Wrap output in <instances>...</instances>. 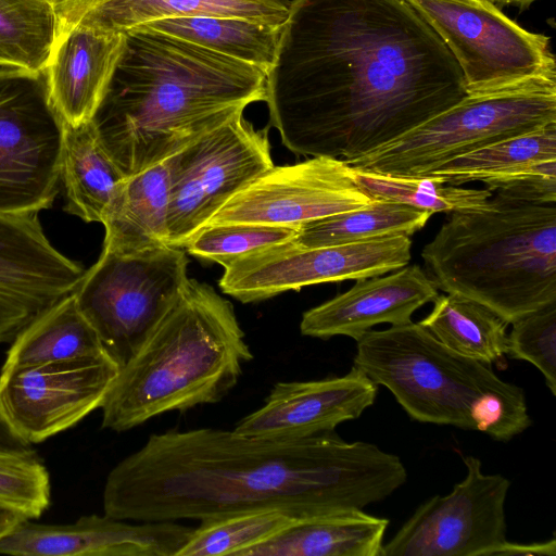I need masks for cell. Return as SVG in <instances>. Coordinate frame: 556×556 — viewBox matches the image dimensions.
<instances>
[{"label": "cell", "mask_w": 556, "mask_h": 556, "mask_svg": "<svg viewBox=\"0 0 556 556\" xmlns=\"http://www.w3.org/2000/svg\"><path fill=\"white\" fill-rule=\"evenodd\" d=\"M353 363L417 421L480 431L507 442L531 425L523 390L491 365L459 355L419 323L369 330Z\"/></svg>", "instance_id": "8992f818"}, {"label": "cell", "mask_w": 556, "mask_h": 556, "mask_svg": "<svg viewBox=\"0 0 556 556\" xmlns=\"http://www.w3.org/2000/svg\"><path fill=\"white\" fill-rule=\"evenodd\" d=\"M438 290L418 265L357 279L346 292L304 312L300 331L313 338L346 336L356 341L376 325L412 321L418 308L438 298Z\"/></svg>", "instance_id": "d6986e66"}, {"label": "cell", "mask_w": 556, "mask_h": 556, "mask_svg": "<svg viewBox=\"0 0 556 556\" xmlns=\"http://www.w3.org/2000/svg\"><path fill=\"white\" fill-rule=\"evenodd\" d=\"M126 33L75 26L54 36L45 76L51 102L66 125L91 121L115 73Z\"/></svg>", "instance_id": "ffe728a7"}, {"label": "cell", "mask_w": 556, "mask_h": 556, "mask_svg": "<svg viewBox=\"0 0 556 556\" xmlns=\"http://www.w3.org/2000/svg\"><path fill=\"white\" fill-rule=\"evenodd\" d=\"M406 479L399 456L334 431L267 439L233 429L168 430L109 472L103 509L130 521H202L260 509L301 520L364 509Z\"/></svg>", "instance_id": "7a4b0ae2"}, {"label": "cell", "mask_w": 556, "mask_h": 556, "mask_svg": "<svg viewBox=\"0 0 556 556\" xmlns=\"http://www.w3.org/2000/svg\"><path fill=\"white\" fill-rule=\"evenodd\" d=\"M188 263L181 248L166 245L134 254L102 251L85 271L76 305L119 368L177 301Z\"/></svg>", "instance_id": "ba28073f"}, {"label": "cell", "mask_w": 556, "mask_h": 556, "mask_svg": "<svg viewBox=\"0 0 556 556\" xmlns=\"http://www.w3.org/2000/svg\"><path fill=\"white\" fill-rule=\"evenodd\" d=\"M85 271L51 244L38 213H0V343L74 294Z\"/></svg>", "instance_id": "2e32d148"}, {"label": "cell", "mask_w": 556, "mask_h": 556, "mask_svg": "<svg viewBox=\"0 0 556 556\" xmlns=\"http://www.w3.org/2000/svg\"><path fill=\"white\" fill-rule=\"evenodd\" d=\"M371 201L343 160L312 156L292 165H274L236 193L207 225L301 226Z\"/></svg>", "instance_id": "9a60e30c"}, {"label": "cell", "mask_w": 556, "mask_h": 556, "mask_svg": "<svg viewBox=\"0 0 556 556\" xmlns=\"http://www.w3.org/2000/svg\"><path fill=\"white\" fill-rule=\"evenodd\" d=\"M388 525L364 509L301 519L240 556H381Z\"/></svg>", "instance_id": "603a6c76"}, {"label": "cell", "mask_w": 556, "mask_h": 556, "mask_svg": "<svg viewBox=\"0 0 556 556\" xmlns=\"http://www.w3.org/2000/svg\"><path fill=\"white\" fill-rule=\"evenodd\" d=\"M2 368L39 365L106 353L79 312L74 294L28 325L12 342Z\"/></svg>", "instance_id": "d4e9b609"}, {"label": "cell", "mask_w": 556, "mask_h": 556, "mask_svg": "<svg viewBox=\"0 0 556 556\" xmlns=\"http://www.w3.org/2000/svg\"><path fill=\"white\" fill-rule=\"evenodd\" d=\"M433 303L418 323L444 346L489 365L506 355L508 323L493 311L454 293L439 294Z\"/></svg>", "instance_id": "4316f807"}, {"label": "cell", "mask_w": 556, "mask_h": 556, "mask_svg": "<svg viewBox=\"0 0 556 556\" xmlns=\"http://www.w3.org/2000/svg\"><path fill=\"white\" fill-rule=\"evenodd\" d=\"M459 65L467 94L556 78L549 37L526 30L485 0H406Z\"/></svg>", "instance_id": "9c48e42d"}, {"label": "cell", "mask_w": 556, "mask_h": 556, "mask_svg": "<svg viewBox=\"0 0 556 556\" xmlns=\"http://www.w3.org/2000/svg\"><path fill=\"white\" fill-rule=\"evenodd\" d=\"M126 33L110 86L90 123L127 177L266 99L267 73L144 28Z\"/></svg>", "instance_id": "3957f363"}, {"label": "cell", "mask_w": 556, "mask_h": 556, "mask_svg": "<svg viewBox=\"0 0 556 556\" xmlns=\"http://www.w3.org/2000/svg\"><path fill=\"white\" fill-rule=\"evenodd\" d=\"M49 472L33 448L0 450V506L25 519H37L49 507Z\"/></svg>", "instance_id": "836d02e7"}, {"label": "cell", "mask_w": 556, "mask_h": 556, "mask_svg": "<svg viewBox=\"0 0 556 556\" xmlns=\"http://www.w3.org/2000/svg\"><path fill=\"white\" fill-rule=\"evenodd\" d=\"M55 34L47 0H0V67L43 72Z\"/></svg>", "instance_id": "f546056e"}, {"label": "cell", "mask_w": 556, "mask_h": 556, "mask_svg": "<svg viewBox=\"0 0 556 556\" xmlns=\"http://www.w3.org/2000/svg\"><path fill=\"white\" fill-rule=\"evenodd\" d=\"M556 123V78L467 94L397 138L344 161L358 170L425 176L478 148Z\"/></svg>", "instance_id": "52a82bcc"}, {"label": "cell", "mask_w": 556, "mask_h": 556, "mask_svg": "<svg viewBox=\"0 0 556 556\" xmlns=\"http://www.w3.org/2000/svg\"><path fill=\"white\" fill-rule=\"evenodd\" d=\"M299 228L253 223L210 224L184 248L198 258L220 264L254 250L293 240Z\"/></svg>", "instance_id": "d6a6232c"}, {"label": "cell", "mask_w": 556, "mask_h": 556, "mask_svg": "<svg viewBox=\"0 0 556 556\" xmlns=\"http://www.w3.org/2000/svg\"><path fill=\"white\" fill-rule=\"evenodd\" d=\"M421 256L438 289L506 323L556 302V207L492 197L451 213Z\"/></svg>", "instance_id": "5b68a950"}, {"label": "cell", "mask_w": 556, "mask_h": 556, "mask_svg": "<svg viewBox=\"0 0 556 556\" xmlns=\"http://www.w3.org/2000/svg\"><path fill=\"white\" fill-rule=\"evenodd\" d=\"M466 96L453 54L406 0H292L265 102L291 152L348 161Z\"/></svg>", "instance_id": "6da1fadb"}, {"label": "cell", "mask_w": 556, "mask_h": 556, "mask_svg": "<svg viewBox=\"0 0 556 556\" xmlns=\"http://www.w3.org/2000/svg\"><path fill=\"white\" fill-rule=\"evenodd\" d=\"M496 8L501 9L505 5H514L519 8L520 10L528 9L533 2L536 0H485Z\"/></svg>", "instance_id": "ab89813d"}, {"label": "cell", "mask_w": 556, "mask_h": 556, "mask_svg": "<svg viewBox=\"0 0 556 556\" xmlns=\"http://www.w3.org/2000/svg\"><path fill=\"white\" fill-rule=\"evenodd\" d=\"M118 371L106 353L2 368L0 406L16 433L40 443L101 408Z\"/></svg>", "instance_id": "5bb4252c"}, {"label": "cell", "mask_w": 556, "mask_h": 556, "mask_svg": "<svg viewBox=\"0 0 556 556\" xmlns=\"http://www.w3.org/2000/svg\"><path fill=\"white\" fill-rule=\"evenodd\" d=\"M556 159V123L456 156L425 175L460 186L485 181L525 165Z\"/></svg>", "instance_id": "f1b7e54d"}, {"label": "cell", "mask_w": 556, "mask_h": 556, "mask_svg": "<svg viewBox=\"0 0 556 556\" xmlns=\"http://www.w3.org/2000/svg\"><path fill=\"white\" fill-rule=\"evenodd\" d=\"M466 477L446 495L422 503L382 545L381 556H491L506 540L510 481L486 475L481 460L464 458Z\"/></svg>", "instance_id": "4fadbf2b"}, {"label": "cell", "mask_w": 556, "mask_h": 556, "mask_svg": "<svg viewBox=\"0 0 556 556\" xmlns=\"http://www.w3.org/2000/svg\"><path fill=\"white\" fill-rule=\"evenodd\" d=\"M281 26L238 17L192 16L151 21L134 28L169 35L267 73L275 59Z\"/></svg>", "instance_id": "484cf974"}, {"label": "cell", "mask_w": 556, "mask_h": 556, "mask_svg": "<svg viewBox=\"0 0 556 556\" xmlns=\"http://www.w3.org/2000/svg\"><path fill=\"white\" fill-rule=\"evenodd\" d=\"M495 195L533 204L556 203V159L525 165L508 174L483 181Z\"/></svg>", "instance_id": "d590c367"}, {"label": "cell", "mask_w": 556, "mask_h": 556, "mask_svg": "<svg viewBox=\"0 0 556 556\" xmlns=\"http://www.w3.org/2000/svg\"><path fill=\"white\" fill-rule=\"evenodd\" d=\"M23 520L26 519L17 513L0 506V540L10 533Z\"/></svg>", "instance_id": "f35d334b"}, {"label": "cell", "mask_w": 556, "mask_h": 556, "mask_svg": "<svg viewBox=\"0 0 556 556\" xmlns=\"http://www.w3.org/2000/svg\"><path fill=\"white\" fill-rule=\"evenodd\" d=\"M507 333L506 355L526 361L543 375L556 394V302L531 312L511 323Z\"/></svg>", "instance_id": "e575fe53"}, {"label": "cell", "mask_w": 556, "mask_h": 556, "mask_svg": "<svg viewBox=\"0 0 556 556\" xmlns=\"http://www.w3.org/2000/svg\"><path fill=\"white\" fill-rule=\"evenodd\" d=\"M252 358L232 304L207 283L189 278L119 368L101 406L102 427L123 432L164 413L219 402Z\"/></svg>", "instance_id": "277c9868"}, {"label": "cell", "mask_w": 556, "mask_h": 556, "mask_svg": "<svg viewBox=\"0 0 556 556\" xmlns=\"http://www.w3.org/2000/svg\"><path fill=\"white\" fill-rule=\"evenodd\" d=\"M193 528L177 521H130L109 515L73 523L20 522L0 540V554L17 556H176Z\"/></svg>", "instance_id": "e0dca14e"}, {"label": "cell", "mask_w": 556, "mask_h": 556, "mask_svg": "<svg viewBox=\"0 0 556 556\" xmlns=\"http://www.w3.org/2000/svg\"><path fill=\"white\" fill-rule=\"evenodd\" d=\"M55 34L75 26L123 31L151 21L227 16L281 26L288 16L282 0H59L53 4Z\"/></svg>", "instance_id": "44dd1931"}, {"label": "cell", "mask_w": 556, "mask_h": 556, "mask_svg": "<svg viewBox=\"0 0 556 556\" xmlns=\"http://www.w3.org/2000/svg\"><path fill=\"white\" fill-rule=\"evenodd\" d=\"M49 2H51L52 4H54L55 2H58L59 0H47Z\"/></svg>", "instance_id": "60d3db41"}, {"label": "cell", "mask_w": 556, "mask_h": 556, "mask_svg": "<svg viewBox=\"0 0 556 556\" xmlns=\"http://www.w3.org/2000/svg\"><path fill=\"white\" fill-rule=\"evenodd\" d=\"M353 175L371 200L402 203L432 214L483 210L493 195L485 188L447 185L431 176H391L355 168Z\"/></svg>", "instance_id": "4dcf8cb0"}, {"label": "cell", "mask_w": 556, "mask_h": 556, "mask_svg": "<svg viewBox=\"0 0 556 556\" xmlns=\"http://www.w3.org/2000/svg\"><path fill=\"white\" fill-rule=\"evenodd\" d=\"M275 509L240 511L200 521L176 556H240L294 525Z\"/></svg>", "instance_id": "1f68e13d"}, {"label": "cell", "mask_w": 556, "mask_h": 556, "mask_svg": "<svg viewBox=\"0 0 556 556\" xmlns=\"http://www.w3.org/2000/svg\"><path fill=\"white\" fill-rule=\"evenodd\" d=\"M168 202L166 161L125 177L103 214L102 251L134 254L169 245Z\"/></svg>", "instance_id": "7402d4cb"}, {"label": "cell", "mask_w": 556, "mask_h": 556, "mask_svg": "<svg viewBox=\"0 0 556 556\" xmlns=\"http://www.w3.org/2000/svg\"><path fill=\"white\" fill-rule=\"evenodd\" d=\"M378 384L355 366L344 376L277 382L264 404L235 431L267 439H293L334 431L375 403Z\"/></svg>", "instance_id": "ac0fdd59"}, {"label": "cell", "mask_w": 556, "mask_h": 556, "mask_svg": "<svg viewBox=\"0 0 556 556\" xmlns=\"http://www.w3.org/2000/svg\"><path fill=\"white\" fill-rule=\"evenodd\" d=\"M30 448L31 444L16 433L0 406V450L22 452Z\"/></svg>", "instance_id": "74e56055"}, {"label": "cell", "mask_w": 556, "mask_h": 556, "mask_svg": "<svg viewBox=\"0 0 556 556\" xmlns=\"http://www.w3.org/2000/svg\"><path fill=\"white\" fill-rule=\"evenodd\" d=\"M556 541L552 539L547 542L519 544L505 541L497 546L491 556H555Z\"/></svg>", "instance_id": "8d00e7d4"}, {"label": "cell", "mask_w": 556, "mask_h": 556, "mask_svg": "<svg viewBox=\"0 0 556 556\" xmlns=\"http://www.w3.org/2000/svg\"><path fill=\"white\" fill-rule=\"evenodd\" d=\"M64 129L45 72L0 67V213H39L53 205Z\"/></svg>", "instance_id": "30bf717a"}, {"label": "cell", "mask_w": 556, "mask_h": 556, "mask_svg": "<svg viewBox=\"0 0 556 556\" xmlns=\"http://www.w3.org/2000/svg\"><path fill=\"white\" fill-rule=\"evenodd\" d=\"M169 245L185 244L241 189L274 166L268 128L237 115L165 160Z\"/></svg>", "instance_id": "8fae6325"}, {"label": "cell", "mask_w": 556, "mask_h": 556, "mask_svg": "<svg viewBox=\"0 0 556 556\" xmlns=\"http://www.w3.org/2000/svg\"><path fill=\"white\" fill-rule=\"evenodd\" d=\"M432 213L402 203L372 200L367 205L330 215L300 226L293 239L303 247H325L420 230Z\"/></svg>", "instance_id": "83f0119b"}, {"label": "cell", "mask_w": 556, "mask_h": 556, "mask_svg": "<svg viewBox=\"0 0 556 556\" xmlns=\"http://www.w3.org/2000/svg\"><path fill=\"white\" fill-rule=\"evenodd\" d=\"M125 177L99 143L90 122L78 126L65 124L60 166L65 212L87 223H101Z\"/></svg>", "instance_id": "cb8c5ba5"}, {"label": "cell", "mask_w": 556, "mask_h": 556, "mask_svg": "<svg viewBox=\"0 0 556 556\" xmlns=\"http://www.w3.org/2000/svg\"><path fill=\"white\" fill-rule=\"evenodd\" d=\"M410 250L405 235L325 247L290 240L220 263L219 287L242 303L258 302L306 286L394 271L408 265Z\"/></svg>", "instance_id": "7c38bea8"}]
</instances>
